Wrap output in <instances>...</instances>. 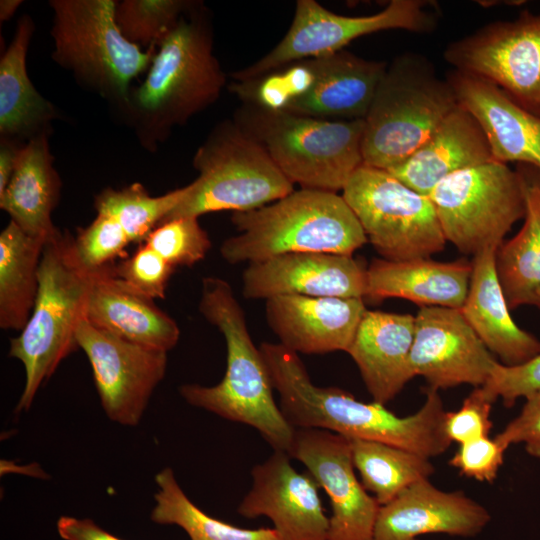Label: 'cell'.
I'll return each instance as SVG.
<instances>
[{
    "mask_svg": "<svg viewBox=\"0 0 540 540\" xmlns=\"http://www.w3.org/2000/svg\"><path fill=\"white\" fill-rule=\"evenodd\" d=\"M213 46L208 13L195 1L157 47L145 79L120 110L146 150L156 151L174 128L220 97L226 76Z\"/></svg>",
    "mask_w": 540,
    "mask_h": 540,
    "instance_id": "1",
    "label": "cell"
},
{
    "mask_svg": "<svg viewBox=\"0 0 540 540\" xmlns=\"http://www.w3.org/2000/svg\"><path fill=\"white\" fill-rule=\"evenodd\" d=\"M199 311L225 338L226 371L214 386L182 385L180 395L194 407L253 427L274 451L288 453L296 428L274 400L266 363L251 339L231 285L219 277L203 278Z\"/></svg>",
    "mask_w": 540,
    "mask_h": 540,
    "instance_id": "2",
    "label": "cell"
},
{
    "mask_svg": "<svg viewBox=\"0 0 540 540\" xmlns=\"http://www.w3.org/2000/svg\"><path fill=\"white\" fill-rule=\"evenodd\" d=\"M238 234L220 254L230 264L296 252L352 255L368 242L351 208L336 192L301 188L260 208L233 212Z\"/></svg>",
    "mask_w": 540,
    "mask_h": 540,
    "instance_id": "3",
    "label": "cell"
},
{
    "mask_svg": "<svg viewBox=\"0 0 540 540\" xmlns=\"http://www.w3.org/2000/svg\"><path fill=\"white\" fill-rule=\"evenodd\" d=\"M93 278L79 263L68 231L46 242L32 313L19 335L10 340L9 356L25 369L16 413L29 410L41 385L63 359L79 349L76 331L86 315Z\"/></svg>",
    "mask_w": 540,
    "mask_h": 540,
    "instance_id": "4",
    "label": "cell"
},
{
    "mask_svg": "<svg viewBox=\"0 0 540 540\" xmlns=\"http://www.w3.org/2000/svg\"><path fill=\"white\" fill-rule=\"evenodd\" d=\"M458 105L425 56L406 52L387 65L364 118L363 164L390 170L406 161Z\"/></svg>",
    "mask_w": 540,
    "mask_h": 540,
    "instance_id": "5",
    "label": "cell"
},
{
    "mask_svg": "<svg viewBox=\"0 0 540 540\" xmlns=\"http://www.w3.org/2000/svg\"><path fill=\"white\" fill-rule=\"evenodd\" d=\"M233 120L301 188L337 193L363 165L364 119L324 120L243 104Z\"/></svg>",
    "mask_w": 540,
    "mask_h": 540,
    "instance_id": "6",
    "label": "cell"
},
{
    "mask_svg": "<svg viewBox=\"0 0 540 540\" xmlns=\"http://www.w3.org/2000/svg\"><path fill=\"white\" fill-rule=\"evenodd\" d=\"M49 5L52 59L121 110L132 81L149 69L157 47L143 49L122 35L114 0H52Z\"/></svg>",
    "mask_w": 540,
    "mask_h": 540,
    "instance_id": "7",
    "label": "cell"
},
{
    "mask_svg": "<svg viewBox=\"0 0 540 540\" xmlns=\"http://www.w3.org/2000/svg\"><path fill=\"white\" fill-rule=\"evenodd\" d=\"M199 172L185 199L163 220L250 211L294 191L268 153L233 119L211 131L193 157Z\"/></svg>",
    "mask_w": 540,
    "mask_h": 540,
    "instance_id": "8",
    "label": "cell"
},
{
    "mask_svg": "<svg viewBox=\"0 0 540 540\" xmlns=\"http://www.w3.org/2000/svg\"><path fill=\"white\" fill-rule=\"evenodd\" d=\"M428 197L446 241L473 257L485 249H497L526 213L520 172L498 161L448 176Z\"/></svg>",
    "mask_w": 540,
    "mask_h": 540,
    "instance_id": "9",
    "label": "cell"
},
{
    "mask_svg": "<svg viewBox=\"0 0 540 540\" xmlns=\"http://www.w3.org/2000/svg\"><path fill=\"white\" fill-rule=\"evenodd\" d=\"M342 191L368 242L383 259L429 258L444 249L447 241L430 198L389 171L363 164Z\"/></svg>",
    "mask_w": 540,
    "mask_h": 540,
    "instance_id": "10",
    "label": "cell"
},
{
    "mask_svg": "<svg viewBox=\"0 0 540 540\" xmlns=\"http://www.w3.org/2000/svg\"><path fill=\"white\" fill-rule=\"evenodd\" d=\"M435 4L427 0H392L381 11L365 16L336 14L314 0H298L292 23L282 40L254 64L232 78L246 82L290 63L344 50L354 39L384 30L430 33L438 24Z\"/></svg>",
    "mask_w": 540,
    "mask_h": 540,
    "instance_id": "11",
    "label": "cell"
},
{
    "mask_svg": "<svg viewBox=\"0 0 540 540\" xmlns=\"http://www.w3.org/2000/svg\"><path fill=\"white\" fill-rule=\"evenodd\" d=\"M443 56L454 70L492 82L540 117V14L490 22L451 42Z\"/></svg>",
    "mask_w": 540,
    "mask_h": 540,
    "instance_id": "12",
    "label": "cell"
},
{
    "mask_svg": "<svg viewBox=\"0 0 540 540\" xmlns=\"http://www.w3.org/2000/svg\"><path fill=\"white\" fill-rule=\"evenodd\" d=\"M76 340L91 365L102 408L121 425L136 426L165 376L167 352L132 343L80 321Z\"/></svg>",
    "mask_w": 540,
    "mask_h": 540,
    "instance_id": "13",
    "label": "cell"
},
{
    "mask_svg": "<svg viewBox=\"0 0 540 540\" xmlns=\"http://www.w3.org/2000/svg\"><path fill=\"white\" fill-rule=\"evenodd\" d=\"M330 500L328 540H372L380 504L357 478L349 438L323 429L295 430L288 452Z\"/></svg>",
    "mask_w": 540,
    "mask_h": 540,
    "instance_id": "14",
    "label": "cell"
},
{
    "mask_svg": "<svg viewBox=\"0 0 540 540\" xmlns=\"http://www.w3.org/2000/svg\"><path fill=\"white\" fill-rule=\"evenodd\" d=\"M497 363L460 309L422 306L415 315L409 366L430 389L480 387Z\"/></svg>",
    "mask_w": 540,
    "mask_h": 540,
    "instance_id": "15",
    "label": "cell"
},
{
    "mask_svg": "<svg viewBox=\"0 0 540 540\" xmlns=\"http://www.w3.org/2000/svg\"><path fill=\"white\" fill-rule=\"evenodd\" d=\"M290 455L274 453L251 471L252 485L237 512L248 519L268 517L281 540H328L329 518L320 486L308 472L291 464Z\"/></svg>",
    "mask_w": 540,
    "mask_h": 540,
    "instance_id": "16",
    "label": "cell"
},
{
    "mask_svg": "<svg viewBox=\"0 0 540 540\" xmlns=\"http://www.w3.org/2000/svg\"><path fill=\"white\" fill-rule=\"evenodd\" d=\"M366 270L352 255L296 252L249 263L242 275L243 296L281 295L364 298Z\"/></svg>",
    "mask_w": 540,
    "mask_h": 540,
    "instance_id": "17",
    "label": "cell"
},
{
    "mask_svg": "<svg viewBox=\"0 0 540 540\" xmlns=\"http://www.w3.org/2000/svg\"><path fill=\"white\" fill-rule=\"evenodd\" d=\"M488 510L462 492L420 480L381 505L372 540H419L426 534L474 537L490 522Z\"/></svg>",
    "mask_w": 540,
    "mask_h": 540,
    "instance_id": "18",
    "label": "cell"
},
{
    "mask_svg": "<svg viewBox=\"0 0 540 540\" xmlns=\"http://www.w3.org/2000/svg\"><path fill=\"white\" fill-rule=\"evenodd\" d=\"M366 310L361 298L281 295L265 302L279 344L297 354L347 352Z\"/></svg>",
    "mask_w": 540,
    "mask_h": 540,
    "instance_id": "19",
    "label": "cell"
},
{
    "mask_svg": "<svg viewBox=\"0 0 540 540\" xmlns=\"http://www.w3.org/2000/svg\"><path fill=\"white\" fill-rule=\"evenodd\" d=\"M446 80L460 106L480 124L495 161L540 169V117L514 102L492 82L462 71Z\"/></svg>",
    "mask_w": 540,
    "mask_h": 540,
    "instance_id": "20",
    "label": "cell"
},
{
    "mask_svg": "<svg viewBox=\"0 0 540 540\" xmlns=\"http://www.w3.org/2000/svg\"><path fill=\"white\" fill-rule=\"evenodd\" d=\"M308 60L315 83L286 112L324 120L364 119L388 64L347 50Z\"/></svg>",
    "mask_w": 540,
    "mask_h": 540,
    "instance_id": "21",
    "label": "cell"
},
{
    "mask_svg": "<svg viewBox=\"0 0 540 540\" xmlns=\"http://www.w3.org/2000/svg\"><path fill=\"white\" fill-rule=\"evenodd\" d=\"M415 316L366 310L347 351L373 401L385 405L413 378Z\"/></svg>",
    "mask_w": 540,
    "mask_h": 540,
    "instance_id": "22",
    "label": "cell"
},
{
    "mask_svg": "<svg viewBox=\"0 0 540 540\" xmlns=\"http://www.w3.org/2000/svg\"><path fill=\"white\" fill-rule=\"evenodd\" d=\"M491 161L495 160L480 124L458 104L406 161L387 171L429 196L448 176Z\"/></svg>",
    "mask_w": 540,
    "mask_h": 540,
    "instance_id": "23",
    "label": "cell"
},
{
    "mask_svg": "<svg viewBox=\"0 0 540 540\" xmlns=\"http://www.w3.org/2000/svg\"><path fill=\"white\" fill-rule=\"evenodd\" d=\"M472 261L438 262L375 259L366 270L364 301L402 298L422 306L461 309L466 299Z\"/></svg>",
    "mask_w": 540,
    "mask_h": 540,
    "instance_id": "24",
    "label": "cell"
},
{
    "mask_svg": "<svg viewBox=\"0 0 540 540\" xmlns=\"http://www.w3.org/2000/svg\"><path fill=\"white\" fill-rule=\"evenodd\" d=\"M113 270L94 274L85 319L112 335L168 353L178 343V324L154 300L128 288Z\"/></svg>",
    "mask_w": 540,
    "mask_h": 540,
    "instance_id": "25",
    "label": "cell"
},
{
    "mask_svg": "<svg viewBox=\"0 0 540 540\" xmlns=\"http://www.w3.org/2000/svg\"><path fill=\"white\" fill-rule=\"evenodd\" d=\"M495 251L485 249L473 257L468 293L460 310L487 349L503 365L515 366L540 354V340L513 320L498 279Z\"/></svg>",
    "mask_w": 540,
    "mask_h": 540,
    "instance_id": "26",
    "label": "cell"
},
{
    "mask_svg": "<svg viewBox=\"0 0 540 540\" xmlns=\"http://www.w3.org/2000/svg\"><path fill=\"white\" fill-rule=\"evenodd\" d=\"M32 18L24 14L17 22L13 39L0 59V139L27 143L51 134L58 109L44 98L32 83L26 66Z\"/></svg>",
    "mask_w": 540,
    "mask_h": 540,
    "instance_id": "27",
    "label": "cell"
},
{
    "mask_svg": "<svg viewBox=\"0 0 540 540\" xmlns=\"http://www.w3.org/2000/svg\"><path fill=\"white\" fill-rule=\"evenodd\" d=\"M49 135L29 140L23 147L16 169L0 194V208L29 235L50 240L60 233L53 224L62 183L54 167Z\"/></svg>",
    "mask_w": 540,
    "mask_h": 540,
    "instance_id": "28",
    "label": "cell"
},
{
    "mask_svg": "<svg viewBox=\"0 0 540 540\" xmlns=\"http://www.w3.org/2000/svg\"><path fill=\"white\" fill-rule=\"evenodd\" d=\"M526 201L524 223L495 251L498 279L510 310L529 305L540 310V169L518 164Z\"/></svg>",
    "mask_w": 540,
    "mask_h": 540,
    "instance_id": "29",
    "label": "cell"
},
{
    "mask_svg": "<svg viewBox=\"0 0 540 540\" xmlns=\"http://www.w3.org/2000/svg\"><path fill=\"white\" fill-rule=\"evenodd\" d=\"M47 240L24 232L11 220L0 233V327L21 331L32 313L39 267Z\"/></svg>",
    "mask_w": 540,
    "mask_h": 540,
    "instance_id": "30",
    "label": "cell"
},
{
    "mask_svg": "<svg viewBox=\"0 0 540 540\" xmlns=\"http://www.w3.org/2000/svg\"><path fill=\"white\" fill-rule=\"evenodd\" d=\"M352 459L364 488L380 505L434 472L429 458L376 441L350 439Z\"/></svg>",
    "mask_w": 540,
    "mask_h": 540,
    "instance_id": "31",
    "label": "cell"
},
{
    "mask_svg": "<svg viewBox=\"0 0 540 540\" xmlns=\"http://www.w3.org/2000/svg\"><path fill=\"white\" fill-rule=\"evenodd\" d=\"M155 482L151 520L177 525L191 540H281L273 528L244 529L209 516L187 497L169 467L156 474Z\"/></svg>",
    "mask_w": 540,
    "mask_h": 540,
    "instance_id": "32",
    "label": "cell"
},
{
    "mask_svg": "<svg viewBox=\"0 0 540 540\" xmlns=\"http://www.w3.org/2000/svg\"><path fill=\"white\" fill-rule=\"evenodd\" d=\"M191 183L160 196H152L138 182L120 189H103L94 198L98 214L114 219L131 243H143L148 235L185 199Z\"/></svg>",
    "mask_w": 540,
    "mask_h": 540,
    "instance_id": "33",
    "label": "cell"
},
{
    "mask_svg": "<svg viewBox=\"0 0 540 540\" xmlns=\"http://www.w3.org/2000/svg\"><path fill=\"white\" fill-rule=\"evenodd\" d=\"M194 3L188 0L116 1L115 21L129 42L144 49L158 47Z\"/></svg>",
    "mask_w": 540,
    "mask_h": 540,
    "instance_id": "34",
    "label": "cell"
},
{
    "mask_svg": "<svg viewBox=\"0 0 540 540\" xmlns=\"http://www.w3.org/2000/svg\"><path fill=\"white\" fill-rule=\"evenodd\" d=\"M315 83V73L308 59L290 63L260 78L233 82L228 89L243 102L269 111H286Z\"/></svg>",
    "mask_w": 540,
    "mask_h": 540,
    "instance_id": "35",
    "label": "cell"
},
{
    "mask_svg": "<svg viewBox=\"0 0 540 540\" xmlns=\"http://www.w3.org/2000/svg\"><path fill=\"white\" fill-rule=\"evenodd\" d=\"M131 243L122 227L111 217L98 214L87 226L79 228L73 236V249L79 263L95 274L113 270L127 257Z\"/></svg>",
    "mask_w": 540,
    "mask_h": 540,
    "instance_id": "36",
    "label": "cell"
},
{
    "mask_svg": "<svg viewBox=\"0 0 540 540\" xmlns=\"http://www.w3.org/2000/svg\"><path fill=\"white\" fill-rule=\"evenodd\" d=\"M144 243L174 268L198 263L205 258L212 245L197 217L164 221L148 235Z\"/></svg>",
    "mask_w": 540,
    "mask_h": 540,
    "instance_id": "37",
    "label": "cell"
},
{
    "mask_svg": "<svg viewBox=\"0 0 540 540\" xmlns=\"http://www.w3.org/2000/svg\"><path fill=\"white\" fill-rule=\"evenodd\" d=\"M175 269L151 247L141 243L131 256L119 261L113 273L128 288L155 301L165 298Z\"/></svg>",
    "mask_w": 540,
    "mask_h": 540,
    "instance_id": "38",
    "label": "cell"
},
{
    "mask_svg": "<svg viewBox=\"0 0 540 540\" xmlns=\"http://www.w3.org/2000/svg\"><path fill=\"white\" fill-rule=\"evenodd\" d=\"M480 387L492 402L501 398L506 407H512L518 398L540 391V354L515 366L498 362Z\"/></svg>",
    "mask_w": 540,
    "mask_h": 540,
    "instance_id": "39",
    "label": "cell"
},
{
    "mask_svg": "<svg viewBox=\"0 0 540 540\" xmlns=\"http://www.w3.org/2000/svg\"><path fill=\"white\" fill-rule=\"evenodd\" d=\"M493 402L481 387H476L463 401L461 407L446 412L444 430L448 439L460 444L488 436L492 421L490 419Z\"/></svg>",
    "mask_w": 540,
    "mask_h": 540,
    "instance_id": "40",
    "label": "cell"
},
{
    "mask_svg": "<svg viewBox=\"0 0 540 540\" xmlns=\"http://www.w3.org/2000/svg\"><path fill=\"white\" fill-rule=\"evenodd\" d=\"M506 450L496 438L480 437L460 444L449 464L469 478L493 482L503 465Z\"/></svg>",
    "mask_w": 540,
    "mask_h": 540,
    "instance_id": "41",
    "label": "cell"
},
{
    "mask_svg": "<svg viewBox=\"0 0 540 540\" xmlns=\"http://www.w3.org/2000/svg\"><path fill=\"white\" fill-rule=\"evenodd\" d=\"M495 438L507 448L522 443L530 456L540 458V391L526 398L518 416Z\"/></svg>",
    "mask_w": 540,
    "mask_h": 540,
    "instance_id": "42",
    "label": "cell"
},
{
    "mask_svg": "<svg viewBox=\"0 0 540 540\" xmlns=\"http://www.w3.org/2000/svg\"><path fill=\"white\" fill-rule=\"evenodd\" d=\"M56 527L59 536L64 540H122L89 518L61 516Z\"/></svg>",
    "mask_w": 540,
    "mask_h": 540,
    "instance_id": "43",
    "label": "cell"
},
{
    "mask_svg": "<svg viewBox=\"0 0 540 540\" xmlns=\"http://www.w3.org/2000/svg\"><path fill=\"white\" fill-rule=\"evenodd\" d=\"M26 143L0 139V194L8 185Z\"/></svg>",
    "mask_w": 540,
    "mask_h": 540,
    "instance_id": "44",
    "label": "cell"
},
{
    "mask_svg": "<svg viewBox=\"0 0 540 540\" xmlns=\"http://www.w3.org/2000/svg\"><path fill=\"white\" fill-rule=\"evenodd\" d=\"M21 0H1L0 1V21L5 22L13 17L19 6Z\"/></svg>",
    "mask_w": 540,
    "mask_h": 540,
    "instance_id": "45",
    "label": "cell"
}]
</instances>
